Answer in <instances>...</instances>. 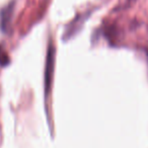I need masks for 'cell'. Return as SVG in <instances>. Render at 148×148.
Instances as JSON below:
<instances>
[{
    "instance_id": "obj_3",
    "label": "cell",
    "mask_w": 148,
    "mask_h": 148,
    "mask_svg": "<svg viewBox=\"0 0 148 148\" xmlns=\"http://www.w3.org/2000/svg\"><path fill=\"white\" fill-rule=\"evenodd\" d=\"M12 12H13V4H9L2 11V13H1V27H2V29H6L9 25L11 21V16H12Z\"/></svg>"
},
{
    "instance_id": "obj_5",
    "label": "cell",
    "mask_w": 148,
    "mask_h": 148,
    "mask_svg": "<svg viewBox=\"0 0 148 148\" xmlns=\"http://www.w3.org/2000/svg\"><path fill=\"white\" fill-rule=\"evenodd\" d=\"M147 58H148V51H147Z\"/></svg>"
},
{
    "instance_id": "obj_1",
    "label": "cell",
    "mask_w": 148,
    "mask_h": 148,
    "mask_svg": "<svg viewBox=\"0 0 148 148\" xmlns=\"http://www.w3.org/2000/svg\"><path fill=\"white\" fill-rule=\"evenodd\" d=\"M55 47L52 43H50L46 58V67H45V93L46 97L51 91L52 81H53V74L55 69Z\"/></svg>"
},
{
    "instance_id": "obj_4",
    "label": "cell",
    "mask_w": 148,
    "mask_h": 148,
    "mask_svg": "<svg viewBox=\"0 0 148 148\" xmlns=\"http://www.w3.org/2000/svg\"><path fill=\"white\" fill-rule=\"evenodd\" d=\"M128 1H129V2H134L135 0H128Z\"/></svg>"
},
{
    "instance_id": "obj_2",
    "label": "cell",
    "mask_w": 148,
    "mask_h": 148,
    "mask_svg": "<svg viewBox=\"0 0 148 148\" xmlns=\"http://www.w3.org/2000/svg\"><path fill=\"white\" fill-rule=\"evenodd\" d=\"M84 17H85L84 15L77 16L69 25H67L65 33H64V39H70L72 36L75 35V34L81 29L83 21H84Z\"/></svg>"
}]
</instances>
